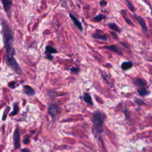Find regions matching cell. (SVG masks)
I'll list each match as a JSON object with an SVG mask.
<instances>
[{
  "instance_id": "obj_1",
  "label": "cell",
  "mask_w": 152,
  "mask_h": 152,
  "mask_svg": "<svg viewBox=\"0 0 152 152\" xmlns=\"http://www.w3.org/2000/svg\"><path fill=\"white\" fill-rule=\"evenodd\" d=\"M2 35L4 46L6 49V60L13 59V55L15 54V50L12 48V43L14 42V37L12 31L9 26L8 22L4 20L2 21Z\"/></svg>"
},
{
  "instance_id": "obj_2",
  "label": "cell",
  "mask_w": 152,
  "mask_h": 152,
  "mask_svg": "<svg viewBox=\"0 0 152 152\" xmlns=\"http://www.w3.org/2000/svg\"><path fill=\"white\" fill-rule=\"evenodd\" d=\"M106 115L99 110H96L93 113L91 121L93 123L92 131L94 135L100 134L103 132V126Z\"/></svg>"
},
{
  "instance_id": "obj_3",
  "label": "cell",
  "mask_w": 152,
  "mask_h": 152,
  "mask_svg": "<svg viewBox=\"0 0 152 152\" xmlns=\"http://www.w3.org/2000/svg\"><path fill=\"white\" fill-rule=\"evenodd\" d=\"M61 107L56 104H51L49 105L48 112L49 114L53 118H55L56 115L59 114L61 112Z\"/></svg>"
},
{
  "instance_id": "obj_4",
  "label": "cell",
  "mask_w": 152,
  "mask_h": 152,
  "mask_svg": "<svg viewBox=\"0 0 152 152\" xmlns=\"http://www.w3.org/2000/svg\"><path fill=\"white\" fill-rule=\"evenodd\" d=\"M13 140H14V148L18 149L20 147V131L18 127L16 128L15 130L14 131L13 134Z\"/></svg>"
},
{
  "instance_id": "obj_5",
  "label": "cell",
  "mask_w": 152,
  "mask_h": 152,
  "mask_svg": "<svg viewBox=\"0 0 152 152\" xmlns=\"http://www.w3.org/2000/svg\"><path fill=\"white\" fill-rule=\"evenodd\" d=\"M134 16L135 18V19L137 20V21L139 23V24H140V26L142 28L143 30L146 32L147 31V27L145 20L141 16L138 15L137 14H134Z\"/></svg>"
},
{
  "instance_id": "obj_6",
  "label": "cell",
  "mask_w": 152,
  "mask_h": 152,
  "mask_svg": "<svg viewBox=\"0 0 152 152\" xmlns=\"http://www.w3.org/2000/svg\"><path fill=\"white\" fill-rule=\"evenodd\" d=\"M92 37L94 39H98L100 40H103V41H107V36L106 34H100L98 33L97 31L96 33L92 34Z\"/></svg>"
},
{
  "instance_id": "obj_7",
  "label": "cell",
  "mask_w": 152,
  "mask_h": 152,
  "mask_svg": "<svg viewBox=\"0 0 152 152\" xmlns=\"http://www.w3.org/2000/svg\"><path fill=\"white\" fill-rule=\"evenodd\" d=\"M69 17H71V20L73 21V22H74L75 26L80 31H83V27H82V24H81V23H80V21L73 14H71V13H69Z\"/></svg>"
},
{
  "instance_id": "obj_8",
  "label": "cell",
  "mask_w": 152,
  "mask_h": 152,
  "mask_svg": "<svg viewBox=\"0 0 152 152\" xmlns=\"http://www.w3.org/2000/svg\"><path fill=\"white\" fill-rule=\"evenodd\" d=\"M104 48L109 49L110 50H112V51H113V52H115V53H116L119 55H122L123 54L122 52V50H120L119 49V48L117 46L115 45H110V46H106L104 47Z\"/></svg>"
},
{
  "instance_id": "obj_9",
  "label": "cell",
  "mask_w": 152,
  "mask_h": 152,
  "mask_svg": "<svg viewBox=\"0 0 152 152\" xmlns=\"http://www.w3.org/2000/svg\"><path fill=\"white\" fill-rule=\"evenodd\" d=\"M23 92L28 96H33L35 94L33 88L28 85H25L23 86Z\"/></svg>"
},
{
  "instance_id": "obj_10",
  "label": "cell",
  "mask_w": 152,
  "mask_h": 152,
  "mask_svg": "<svg viewBox=\"0 0 152 152\" xmlns=\"http://www.w3.org/2000/svg\"><path fill=\"white\" fill-rule=\"evenodd\" d=\"M2 4H3V7L4 8V10L7 12H9L11 7V5H12V1H10V0H2L1 1Z\"/></svg>"
},
{
  "instance_id": "obj_11",
  "label": "cell",
  "mask_w": 152,
  "mask_h": 152,
  "mask_svg": "<svg viewBox=\"0 0 152 152\" xmlns=\"http://www.w3.org/2000/svg\"><path fill=\"white\" fill-rule=\"evenodd\" d=\"M133 83L137 86H138V87H144L146 84H147V83L146 81H145L144 80H142L141 78H136Z\"/></svg>"
},
{
  "instance_id": "obj_12",
  "label": "cell",
  "mask_w": 152,
  "mask_h": 152,
  "mask_svg": "<svg viewBox=\"0 0 152 152\" xmlns=\"http://www.w3.org/2000/svg\"><path fill=\"white\" fill-rule=\"evenodd\" d=\"M83 98L84 99V100L88 104H90V105H93V102L92 101L91 99V97L90 95V94L87 93H84L83 95Z\"/></svg>"
},
{
  "instance_id": "obj_13",
  "label": "cell",
  "mask_w": 152,
  "mask_h": 152,
  "mask_svg": "<svg viewBox=\"0 0 152 152\" xmlns=\"http://www.w3.org/2000/svg\"><path fill=\"white\" fill-rule=\"evenodd\" d=\"M133 64L131 61H124L121 64V68L123 70H126L132 68Z\"/></svg>"
},
{
  "instance_id": "obj_14",
  "label": "cell",
  "mask_w": 152,
  "mask_h": 152,
  "mask_svg": "<svg viewBox=\"0 0 152 152\" xmlns=\"http://www.w3.org/2000/svg\"><path fill=\"white\" fill-rule=\"evenodd\" d=\"M57 52V50L50 46H46L45 48V53L47 55H51L52 53H56Z\"/></svg>"
},
{
  "instance_id": "obj_15",
  "label": "cell",
  "mask_w": 152,
  "mask_h": 152,
  "mask_svg": "<svg viewBox=\"0 0 152 152\" xmlns=\"http://www.w3.org/2000/svg\"><path fill=\"white\" fill-rule=\"evenodd\" d=\"M137 91L139 93V94L141 95V96H147L150 93V91H147V89L144 87H140V88H138L137 90Z\"/></svg>"
},
{
  "instance_id": "obj_16",
  "label": "cell",
  "mask_w": 152,
  "mask_h": 152,
  "mask_svg": "<svg viewBox=\"0 0 152 152\" xmlns=\"http://www.w3.org/2000/svg\"><path fill=\"white\" fill-rule=\"evenodd\" d=\"M108 26L109 27V28L110 29H112L113 30H114L118 33H120V31H121L120 28L115 23H109L108 24Z\"/></svg>"
},
{
  "instance_id": "obj_17",
  "label": "cell",
  "mask_w": 152,
  "mask_h": 152,
  "mask_svg": "<svg viewBox=\"0 0 152 152\" xmlns=\"http://www.w3.org/2000/svg\"><path fill=\"white\" fill-rule=\"evenodd\" d=\"M18 110H19V107L17 105V103H15L14 104V110L12 112H11L10 113V116H13V115H15L16 114H17L18 112Z\"/></svg>"
},
{
  "instance_id": "obj_18",
  "label": "cell",
  "mask_w": 152,
  "mask_h": 152,
  "mask_svg": "<svg viewBox=\"0 0 152 152\" xmlns=\"http://www.w3.org/2000/svg\"><path fill=\"white\" fill-rule=\"evenodd\" d=\"M124 12L125 13H124L122 11H121V13H122V14L123 15V17H124V18H125V20L126 21V22L128 24H129V25H131V26H134L133 25V24H132V21H131V20L126 16V15H125L126 14V11L124 10Z\"/></svg>"
},
{
  "instance_id": "obj_19",
  "label": "cell",
  "mask_w": 152,
  "mask_h": 152,
  "mask_svg": "<svg viewBox=\"0 0 152 152\" xmlns=\"http://www.w3.org/2000/svg\"><path fill=\"white\" fill-rule=\"evenodd\" d=\"M105 18H106L105 15H104L103 14H99V15L94 17V18H93V20L94 21H100Z\"/></svg>"
},
{
  "instance_id": "obj_20",
  "label": "cell",
  "mask_w": 152,
  "mask_h": 152,
  "mask_svg": "<svg viewBox=\"0 0 152 152\" xmlns=\"http://www.w3.org/2000/svg\"><path fill=\"white\" fill-rule=\"evenodd\" d=\"M126 5L128 7V8L132 11H135V8L133 6L132 4L129 1H126Z\"/></svg>"
},
{
  "instance_id": "obj_21",
  "label": "cell",
  "mask_w": 152,
  "mask_h": 152,
  "mask_svg": "<svg viewBox=\"0 0 152 152\" xmlns=\"http://www.w3.org/2000/svg\"><path fill=\"white\" fill-rule=\"evenodd\" d=\"M134 100L138 105H142V104H144V102L142 100H141V99H139L138 97H135Z\"/></svg>"
},
{
  "instance_id": "obj_22",
  "label": "cell",
  "mask_w": 152,
  "mask_h": 152,
  "mask_svg": "<svg viewBox=\"0 0 152 152\" xmlns=\"http://www.w3.org/2000/svg\"><path fill=\"white\" fill-rule=\"evenodd\" d=\"M70 70H71V72H74L75 74H77L78 72H79V70H80V68H77V67H74V66H72L70 68Z\"/></svg>"
},
{
  "instance_id": "obj_23",
  "label": "cell",
  "mask_w": 152,
  "mask_h": 152,
  "mask_svg": "<svg viewBox=\"0 0 152 152\" xmlns=\"http://www.w3.org/2000/svg\"><path fill=\"white\" fill-rule=\"evenodd\" d=\"M23 142L24 144H27L29 143V142H30V137H25V138L23 139Z\"/></svg>"
},
{
  "instance_id": "obj_24",
  "label": "cell",
  "mask_w": 152,
  "mask_h": 152,
  "mask_svg": "<svg viewBox=\"0 0 152 152\" xmlns=\"http://www.w3.org/2000/svg\"><path fill=\"white\" fill-rule=\"evenodd\" d=\"M15 85V82L14 81H11L8 84V86L11 88H15L16 87H15L14 86Z\"/></svg>"
},
{
  "instance_id": "obj_25",
  "label": "cell",
  "mask_w": 152,
  "mask_h": 152,
  "mask_svg": "<svg viewBox=\"0 0 152 152\" xmlns=\"http://www.w3.org/2000/svg\"><path fill=\"white\" fill-rule=\"evenodd\" d=\"M110 33L111 36L113 37V38L114 39H115V40H118V36L116 35V33H113V32H110Z\"/></svg>"
},
{
  "instance_id": "obj_26",
  "label": "cell",
  "mask_w": 152,
  "mask_h": 152,
  "mask_svg": "<svg viewBox=\"0 0 152 152\" xmlns=\"http://www.w3.org/2000/svg\"><path fill=\"white\" fill-rule=\"evenodd\" d=\"M21 151V152H30V149H29V148H22Z\"/></svg>"
},
{
  "instance_id": "obj_27",
  "label": "cell",
  "mask_w": 152,
  "mask_h": 152,
  "mask_svg": "<svg viewBox=\"0 0 152 152\" xmlns=\"http://www.w3.org/2000/svg\"><path fill=\"white\" fill-rule=\"evenodd\" d=\"M125 117L126 118H129V112H128V110L127 109H125Z\"/></svg>"
},
{
  "instance_id": "obj_28",
  "label": "cell",
  "mask_w": 152,
  "mask_h": 152,
  "mask_svg": "<svg viewBox=\"0 0 152 152\" xmlns=\"http://www.w3.org/2000/svg\"><path fill=\"white\" fill-rule=\"evenodd\" d=\"M100 4L102 5V6H104L107 4V2L106 1H100Z\"/></svg>"
},
{
  "instance_id": "obj_29",
  "label": "cell",
  "mask_w": 152,
  "mask_h": 152,
  "mask_svg": "<svg viewBox=\"0 0 152 152\" xmlns=\"http://www.w3.org/2000/svg\"><path fill=\"white\" fill-rule=\"evenodd\" d=\"M46 58L48 59H49V60H52L53 58V56L52 55H46Z\"/></svg>"
}]
</instances>
